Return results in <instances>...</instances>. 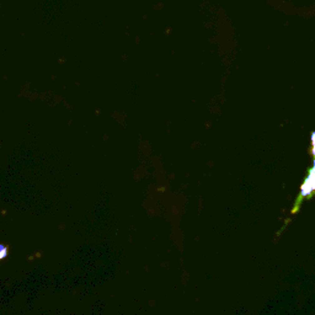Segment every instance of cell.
I'll list each match as a JSON object with an SVG mask.
<instances>
[{"instance_id":"1","label":"cell","mask_w":315,"mask_h":315,"mask_svg":"<svg viewBox=\"0 0 315 315\" xmlns=\"http://www.w3.org/2000/svg\"><path fill=\"white\" fill-rule=\"evenodd\" d=\"M7 255V248L5 245H1L0 246V258H5Z\"/></svg>"}]
</instances>
